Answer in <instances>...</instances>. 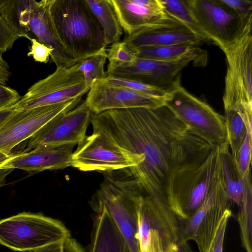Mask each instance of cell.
Wrapping results in <instances>:
<instances>
[{
	"label": "cell",
	"instance_id": "cell-1",
	"mask_svg": "<svg viewBox=\"0 0 252 252\" xmlns=\"http://www.w3.org/2000/svg\"><path fill=\"white\" fill-rule=\"evenodd\" d=\"M93 132L142 159L129 168L143 194L157 203H168L166 189L169 162L175 141L187 127L164 105L92 114Z\"/></svg>",
	"mask_w": 252,
	"mask_h": 252
},
{
	"label": "cell",
	"instance_id": "cell-2",
	"mask_svg": "<svg viewBox=\"0 0 252 252\" xmlns=\"http://www.w3.org/2000/svg\"><path fill=\"white\" fill-rule=\"evenodd\" d=\"M220 150L187 130L174 142L168 174V204L179 219L191 217L221 175Z\"/></svg>",
	"mask_w": 252,
	"mask_h": 252
},
{
	"label": "cell",
	"instance_id": "cell-3",
	"mask_svg": "<svg viewBox=\"0 0 252 252\" xmlns=\"http://www.w3.org/2000/svg\"><path fill=\"white\" fill-rule=\"evenodd\" d=\"M57 39L77 63L106 48L104 34L85 0H47Z\"/></svg>",
	"mask_w": 252,
	"mask_h": 252
},
{
	"label": "cell",
	"instance_id": "cell-4",
	"mask_svg": "<svg viewBox=\"0 0 252 252\" xmlns=\"http://www.w3.org/2000/svg\"><path fill=\"white\" fill-rule=\"evenodd\" d=\"M142 192L129 168L105 172L90 201L98 214L105 211L125 239L131 252H140L137 205Z\"/></svg>",
	"mask_w": 252,
	"mask_h": 252
},
{
	"label": "cell",
	"instance_id": "cell-5",
	"mask_svg": "<svg viewBox=\"0 0 252 252\" xmlns=\"http://www.w3.org/2000/svg\"><path fill=\"white\" fill-rule=\"evenodd\" d=\"M165 105L190 133L221 152L229 150L225 117L206 102L180 86L169 94Z\"/></svg>",
	"mask_w": 252,
	"mask_h": 252
},
{
	"label": "cell",
	"instance_id": "cell-6",
	"mask_svg": "<svg viewBox=\"0 0 252 252\" xmlns=\"http://www.w3.org/2000/svg\"><path fill=\"white\" fill-rule=\"evenodd\" d=\"M69 237L62 222L40 213L24 212L0 220V244L14 251L30 252Z\"/></svg>",
	"mask_w": 252,
	"mask_h": 252
},
{
	"label": "cell",
	"instance_id": "cell-7",
	"mask_svg": "<svg viewBox=\"0 0 252 252\" xmlns=\"http://www.w3.org/2000/svg\"><path fill=\"white\" fill-rule=\"evenodd\" d=\"M193 20L212 44L223 51L252 32V16L243 18L220 0H184Z\"/></svg>",
	"mask_w": 252,
	"mask_h": 252
},
{
	"label": "cell",
	"instance_id": "cell-8",
	"mask_svg": "<svg viewBox=\"0 0 252 252\" xmlns=\"http://www.w3.org/2000/svg\"><path fill=\"white\" fill-rule=\"evenodd\" d=\"M140 252H169L181 238L178 219L168 204L156 203L143 194L137 205Z\"/></svg>",
	"mask_w": 252,
	"mask_h": 252
},
{
	"label": "cell",
	"instance_id": "cell-9",
	"mask_svg": "<svg viewBox=\"0 0 252 252\" xmlns=\"http://www.w3.org/2000/svg\"><path fill=\"white\" fill-rule=\"evenodd\" d=\"M90 89L77 63L69 67L57 68L52 73L34 83L12 107L17 111L58 104L82 97Z\"/></svg>",
	"mask_w": 252,
	"mask_h": 252
},
{
	"label": "cell",
	"instance_id": "cell-10",
	"mask_svg": "<svg viewBox=\"0 0 252 252\" xmlns=\"http://www.w3.org/2000/svg\"><path fill=\"white\" fill-rule=\"evenodd\" d=\"M231 201L221 174L196 211L188 219H178L181 238L187 242L194 241L199 252H209L222 218L231 210Z\"/></svg>",
	"mask_w": 252,
	"mask_h": 252
},
{
	"label": "cell",
	"instance_id": "cell-11",
	"mask_svg": "<svg viewBox=\"0 0 252 252\" xmlns=\"http://www.w3.org/2000/svg\"><path fill=\"white\" fill-rule=\"evenodd\" d=\"M192 63L205 66L207 61L188 57L173 61H163L136 58L133 62L120 64H108L107 76L139 81L156 87L169 94L181 84L183 69Z\"/></svg>",
	"mask_w": 252,
	"mask_h": 252
},
{
	"label": "cell",
	"instance_id": "cell-12",
	"mask_svg": "<svg viewBox=\"0 0 252 252\" xmlns=\"http://www.w3.org/2000/svg\"><path fill=\"white\" fill-rule=\"evenodd\" d=\"M142 159L97 132L85 137L73 152L71 166L82 171L107 172L137 166Z\"/></svg>",
	"mask_w": 252,
	"mask_h": 252
},
{
	"label": "cell",
	"instance_id": "cell-13",
	"mask_svg": "<svg viewBox=\"0 0 252 252\" xmlns=\"http://www.w3.org/2000/svg\"><path fill=\"white\" fill-rule=\"evenodd\" d=\"M222 51L227 64L223 95L224 107L252 106V32Z\"/></svg>",
	"mask_w": 252,
	"mask_h": 252
},
{
	"label": "cell",
	"instance_id": "cell-14",
	"mask_svg": "<svg viewBox=\"0 0 252 252\" xmlns=\"http://www.w3.org/2000/svg\"><path fill=\"white\" fill-rule=\"evenodd\" d=\"M81 99L78 97L53 105L14 110L0 127V151L11 155L16 146L29 139L53 118L75 108Z\"/></svg>",
	"mask_w": 252,
	"mask_h": 252
},
{
	"label": "cell",
	"instance_id": "cell-15",
	"mask_svg": "<svg viewBox=\"0 0 252 252\" xmlns=\"http://www.w3.org/2000/svg\"><path fill=\"white\" fill-rule=\"evenodd\" d=\"M21 25L28 35L54 49L50 58L57 68H67L77 63L58 41L51 22L47 0H15Z\"/></svg>",
	"mask_w": 252,
	"mask_h": 252
},
{
	"label": "cell",
	"instance_id": "cell-16",
	"mask_svg": "<svg viewBox=\"0 0 252 252\" xmlns=\"http://www.w3.org/2000/svg\"><path fill=\"white\" fill-rule=\"evenodd\" d=\"M92 113L85 101L53 118L29 139L28 149L37 146L78 145L85 138Z\"/></svg>",
	"mask_w": 252,
	"mask_h": 252
},
{
	"label": "cell",
	"instance_id": "cell-17",
	"mask_svg": "<svg viewBox=\"0 0 252 252\" xmlns=\"http://www.w3.org/2000/svg\"><path fill=\"white\" fill-rule=\"evenodd\" d=\"M94 114L105 111L135 108H156L165 100L102 81L93 82L85 100Z\"/></svg>",
	"mask_w": 252,
	"mask_h": 252
},
{
	"label": "cell",
	"instance_id": "cell-18",
	"mask_svg": "<svg viewBox=\"0 0 252 252\" xmlns=\"http://www.w3.org/2000/svg\"><path fill=\"white\" fill-rule=\"evenodd\" d=\"M123 41L133 50L180 44L198 46L203 43L183 23L168 14L146 29L126 35Z\"/></svg>",
	"mask_w": 252,
	"mask_h": 252
},
{
	"label": "cell",
	"instance_id": "cell-19",
	"mask_svg": "<svg viewBox=\"0 0 252 252\" xmlns=\"http://www.w3.org/2000/svg\"><path fill=\"white\" fill-rule=\"evenodd\" d=\"M121 26L131 35L166 17L160 0H109Z\"/></svg>",
	"mask_w": 252,
	"mask_h": 252
},
{
	"label": "cell",
	"instance_id": "cell-20",
	"mask_svg": "<svg viewBox=\"0 0 252 252\" xmlns=\"http://www.w3.org/2000/svg\"><path fill=\"white\" fill-rule=\"evenodd\" d=\"M75 145H39L31 152L12 155L3 167L19 168L29 172L58 170L71 166Z\"/></svg>",
	"mask_w": 252,
	"mask_h": 252
},
{
	"label": "cell",
	"instance_id": "cell-21",
	"mask_svg": "<svg viewBox=\"0 0 252 252\" xmlns=\"http://www.w3.org/2000/svg\"><path fill=\"white\" fill-rule=\"evenodd\" d=\"M89 252H131L117 225L102 211L94 220Z\"/></svg>",
	"mask_w": 252,
	"mask_h": 252
},
{
	"label": "cell",
	"instance_id": "cell-22",
	"mask_svg": "<svg viewBox=\"0 0 252 252\" xmlns=\"http://www.w3.org/2000/svg\"><path fill=\"white\" fill-rule=\"evenodd\" d=\"M20 37L28 39L21 25L15 0H0V50L3 53L12 48Z\"/></svg>",
	"mask_w": 252,
	"mask_h": 252
},
{
	"label": "cell",
	"instance_id": "cell-23",
	"mask_svg": "<svg viewBox=\"0 0 252 252\" xmlns=\"http://www.w3.org/2000/svg\"><path fill=\"white\" fill-rule=\"evenodd\" d=\"M134 50L137 58L142 59L173 61L188 57H196L208 61V54L206 50L190 44L142 47Z\"/></svg>",
	"mask_w": 252,
	"mask_h": 252
},
{
	"label": "cell",
	"instance_id": "cell-24",
	"mask_svg": "<svg viewBox=\"0 0 252 252\" xmlns=\"http://www.w3.org/2000/svg\"><path fill=\"white\" fill-rule=\"evenodd\" d=\"M101 25L107 46L119 41L123 29L109 0H85Z\"/></svg>",
	"mask_w": 252,
	"mask_h": 252
},
{
	"label": "cell",
	"instance_id": "cell-25",
	"mask_svg": "<svg viewBox=\"0 0 252 252\" xmlns=\"http://www.w3.org/2000/svg\"><path fill=\"white\" fill-rule=\"evenodd\" d=\"M220 153L222 181L230 199L239 207L244 193L245 177L238 171L229 150Z\"/></svg>",
	"mask_w": 252,
	"mask_h": 252
},
{
	"label": "cell",
	"instance_id": "cell-26",
	"mask_svg": "<svg viewBox=\"0 0 252 252\" xmlns=\"http://www.w3.org/2000/svg\"><path fill=\"white\" fill-rule=\"evenodd\" d=\"M250 173L245 177L244 193L241 204L239 207L240 210L237 217L242 244L247 252H252V190Z\"/></svg>",
	"mask_w": 252,
	"mask_h": 252
},
{
	"label": "cell",
	"instance_id": "cell-27",
	"mask_svg": "<svg viewBox=\"0 0 252 252\" xmlns=\"http://www.w3.org/2000/svg\"><path fill=\"white\" fill-rule=\"evenodd\" d=\"M225 120L229 147L235 159L249 129L239 113L232 109H225Z\"/></svg>",
	"mask_w": 252,
	"mask_h": 252
},
{
	"label": "cell",
	"instance_id": "cell-28",
	"mask_svg": "<svg viewBox=\"0 0 252 252\" xmlns=\"http://www.w3.org/2000/svg\"><path fill=\"white\" fill-rule=\"evenodd\" d=\"M106 48L99 53L78 62L79 69L86 85L91 88L95 81H100L106 76L104 70L107 60Z\"/></svg>",
	"mask_w": 252,
	"mask_h": 252
},
{
	"label": "cell",
	"instance_id": "cell-29",
	"mask_svg": "<svg viewBox=\"0 0 252 252\" xmlns=\"http://www.w3.org/2000/svg\"><path fill=\"white\" fill-rule=\"evenodd\" d=\"M165 11L183 23L203 42L212 44L211 41L202 32L193 20L184 0H160Z\"/></svg>",
	"mask_w": 252,
	"mask_h": 252
},
{
	"label": "cell",
	"instance_id": "cell-30",
	"mask_svg": "<svg viewBox=\"0 0 252 252\" xmlns=\"http://www.w3.org/2000/svg\"><path fill=\"white\" fill-rule=\"evenodd\" d=\"M106 83L122 86L136 92L166 100L169 94L162 90L151 85L139 81L113 76H106L102 80Z\"/></svg>",
	"mask_w": 252,
	"mask_h": 252
},
{
	"label": "cell",
	"instance_id": "cell-31",
	"mask_svg": "<svg viewBox=\"0 0 252 252\" xmlns=\"http://www.w3.org/2000/svg\"><path fill=\"white\" fill-rule=\"evenodd\" d=\"M106 52L108 64L111 65L130 63L137 58L135 50L124 41L113 43Z\"/></svg>",
	"mask_w": 252,
	"mask_h": 252
},
{
	"label": "cell",
	"instance_id": "cell-32",
	"mask_svg": "<svg viewBox=\"0 0 252 252\" xmlns=\"http://www.w3.org/2000/svg\"><path fill=\"white\" fill-rule=\"evenodd\" d=\"M252 143V132L251 128L248 130L237 157L234 159L237 169L243 178L251 172Z\"/></svg>",
	"mask_w": 252,
	"mask_h": 252
},
{
	"label": "cell",
	"instance_id": "cell-33",
	"mask_svg": "<svg viewBox=\"0 0 252 252\" xmlns=\"http://www.w3.org/2000/svg\"><path fill=\"white\" fill-rule=\"evenodd\" d=\"M32 43L28 56H32L36 62L47 63L49 57L52 54L54 49L48 46L41 43L37 40L32 38L30 40Z\"/></svg>",
	"mask_w": 252,
	"mask_h": 252
},
{
	"label": "cell",
	"instance_id": "cell-34",
	"mask_svg": "<svg viewBox=\"0 0 252 252\" xmlns=\"http://www.w3.org/2000/svg\"><path fill=\"white\" fill-rule=\"evenodd\" d=\"M238 15L248 18L252 16V1L249 0H220Z\"/></svg>",
	"mask_w": 252,
	"mask_h": 252
},
{
	"label": "cell",
	"instance_id": "cell-35",
	"mask_svg": "<svg viewBox=\"0 0 252 252\" xmlns=\"http://www.w3.org/2000/svg\"><path fill=\"white\" fill-rule=\"evenodd\" d=\"M21 97L16 90L0 83V110L13 105Z\"/></svg>",
	"mask_w": 252,
	"mask_h": 252
},
{
	"label": "cell",
	"instance_id": "cell-36",
	"mask_svg": "<svg viewBox=\"0 0 252 252\" xmlns=\"http://www.w3.org/2000/svg\"><path fill=\"white\" fill-rule=\"evenodd\" d=\"M231 215V210H228L225 214L217 230L209 252H222L225 232Z\"/></svg>",
	"mask_w": 252,
	"mask_h": 252
},
{
	"label": "cell",
	"instance_id": "cell-37",
	"mask_svg": "<svg viewBox=\"0 0 252 252\" xmlns=\"http://www.w3.org/2000/svg\"><path fill=\"white\" fill-rule=\"evenodd\" d=\"M2 54L3 53L0 50V83L7 85L12 74L9 65L3 58Z\"/></svg>",
	"mask_w": 252,
	"mask_h": 252
},
{
	"label": "cell",
	"instance_id": "cell-38",
	"mask_svg": "<svg viewBox=\"0 0 252 252\" xmlns=\"http://www.w3.org/2000/svg\"><path fill=\"white\" fill-rule=\"evenodd\" d=\"M63 252H85L80 245L70 237L63 241Z\"/></svg>",
	"mask_w": 252,
	"mask_h": 252
},
{
	"label": "cell",
	"instance_id": "cell-39",
	"mask_svg": "<svg viewBox=\"0 0 252 252\" xmlns=\"http://www.w3.org/2000/svg\"><path fill=\"white\" fill-rule=\"evenodd\" d=\"M29 252H63V241L49 244Z\"/></svg>",
	"mask_w": 252,
	"mask_h": 252
},
{
	"label": "cell",
	"instance_id": "cell-40",
	"mask_svg": "<svg viewBox=\"0 0 252 252\" xmlns=\"http://www.w3.org/2000/svg\"><path fill=\"white\" fill-rule=\"evenodd\" d=\"M175 252H193L188 244V242L180 238L177 244Z\"/></svg>",
	"mask_w": 252,
	"mask_h": 252
},
{
	"label": "cell",
	"instance_id": "cell-41",
	"mask_svg": "<svg viewBox=\"0 0 252 252\" xmlns=\"http://www.w3.org/2000/svg\"><path fill=\"white\" fill-rule=\"evenodd\" d=\"M14 111L12 106L0 110V127Z\"/></svg>",
	"mask_w": 252,
	"mask_h": 252
},
{
	"label": "cell",
	"instance_id": "cell-42",
	"mask_svg": "<svg viewBox=\"0 0 252 252\" xmlns=\"http://www.w3.org/2000/svg\"><path fill=\"white\" fill-rule=\"evenodd\" d=\"M13 168L2 167L0 168V187L5 185V178L10 174Z\"/></svg>",
	"mask_w": 252,
	"mask_h": 252
},
{
	"label": "cell",
	"instance_id": "cell-43",
	"mask_svg": "<svg viewBox=\"0 0 252 252\" xmlns=\"http://www.w3.org/2000/svg\"><path fill=\"white\" fill-rule=\"evenodd\" d=\"M12 156V155H7L0 151V168L3 167L5 164Z\"/></svg>",
	"mask_w": 252,
	"mask_h": 252
},
{
	"label": "cell",
	"instance_id": "cell-44",
	"mask_svg": "<svg viewBox=\"0 0 252 252\" xmlns=\"http://www.w3.org/2000/svg\"><path fill=\"white\" fill-rule=\"evenodd\" d=\"M175 252V250L174 251H171V252Z\"/></svg>",
	"mask_w": 252,
	"mask_h": 252
}]
</instances>
